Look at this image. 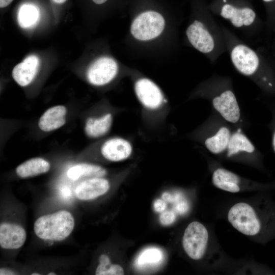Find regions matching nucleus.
I'll return each instance as SVG.
<instances>
[{"label":"nucleus","instance_id":"nucleus-1","mask_svg":"<svg viewBox=\"0 0 275 275\" xmlns=\"http://www.w3.org/2000/svg\"><path fill=\"white\" fill-rule=\"evenodd\" d=\"M141 105L143 127L150 132L160 131L166 125L170 112L168 101L161 89L149 78L137 79L134 85Z\"/></svg>","mask_w":275,"mask_h":275},{"label":"nucleus","instance_id":"nucleus-2","mask_svg":"<svg viewBox=\"0 0 275 275\" xmlns=\"http://www.w3.org/2000/svg\"><path fill=\"white\" fill-rule=\"evenodd\" d=\"M266 204L252 200L237 201L227 212L231 225L243 235L259 239L266 232L272 221Z\"/></svg>","mask_w":275,"mask_h":275},{"label":"nucleus","instance_id":"nucleus-3","mask_svg":"<svg viewBox=\"0 0 275 275\" xmlns=\"http://www.w3.org/2000/svg\"><path fill=\"white\" fill-rule=\"evenodd\" d=\"M74 226L72 214L63 210L39 217L34 223V231L42 240L60 241L70 235Z\"/></svg>","mask_w":275,"mask_h":275},{"label":"nucleus","instance_id":"nucleus-4","mask_svg":"<svg viewBox=\"0 0 275 275\" xmlns=\"http://www.w3.org/2000/svg\"><path fill=\"white\" fill-rule=\"evenodd\" d=\"M212 243L211 234L203 224L193 221L185 229L182 245L184 251L191 259H203L211 251Z\"/></svg>","mask_w":275,"mask_h":275},{"label":"nucleus","instance_id":"nucleus-5","mask_svg":"<svg viewBox=\"0 0 275 275\" xmlns=\"http://www.w3.org/2000/svg\"><path fill=\"white\" fill-rule=\"evenodd\" d=\"M165 21L158 12L147 11L139 14L130 27L132 36L141 41H148L158 37L163 31Z\"/></svg>","mask_w":275,"mask_h":275},{"label":"nucleus","instance_id":"nucleus-6","mask_svg":"<svg viewBox=\"0 0 275 275\" xmlns=\"http://www.w3.org/2000/svg\"><path fill=\"white\" fill-rule=\"evenodd\" d=\"M100 155L105 159L118 162L130 158L134 153L132 142L127 138L116 136L108 138L99 145Z\"/></svg>","mask_w":275,"mask_h":275},{"label":"nucleus","instance_id":"nucleus-7","mask_svg":"<svg viewBox=\"0 0 275 275\" xmlns=\"http://www.w3.org/2000/svg\"><path fill=\"white\" fill-rule=\"evenodd\" d=\"M118 66L113 58L102 57L96 60L87 72L88 81L95 86H103L112 81L117 76Z\"/></svg>","mask_w":275,"mask_h":275},{"label":"nucleus","instance_id":"nucleus-8","mask_svg":"<svg viewBox=\"0 0 275 275\" xmlns=\"http://www.w3.org/2000/svg\"><path fill=\"white\" fill-rule=\"evenodd\" d=\"M231 58L237 70L245 75H252L259 66V60L256 53L243 44H238L232 49Z\"/></svg>","mask_w":275,"mask_h":275},{"label":"nucleus","instance_id":"nucleus-9","mask_svg":"<svg viewBox=\"0 0 275 275\" xmlns=\"http://www.w3.org/2000/svg\"><path fill=\"white\" fill-rule=\"evenodd\" d=\"M214 108L227 121L235 123L240 117V108L234 93L226 90L212 100Z\"/></svg>","mask_w":275,"mask_h":275},{"label":"nucleus","instance_id":"nucleus-10","mask_svg":"<svg viewBox=\"0 0 275 275\" xmlns=\"http://www.w3.org/2000/svg\"><path fill=\"white\" fill-rule=\"evenodd\" d=\"M110 186L109 180L103 177L89 178L80 182L75 187L74 193L78 199L88 201L106 194Z\"/></svg>","mask_w":275,"mask_h":275},{"label":"nucleus","instance_id":"nucleus-11","mask_svg":"<svg viewBox=\"0 0 275 275\" xmlns=\"http://www.w3.org/2000/svg\"><path fill=\"white\" fill-rule=\"evenodd\" d=\"M190 44L199 51L207 53L214 48L213 39L204 25L195 20L187 28L186 31Z\"/></svg>","mask_w":275,"mask_h":275},{"label":"nucleus","instance_id":"nucleus-12","mask_svg":"<svg viewBox=\"0 0 275 275\" xmlns=\"http://www.w3.org/2000/svg\"><path fill=\"white\" fill-rule=\"evenodd\" d=\"M26 238L25 229L20 225L8 222L0 225V245L7 250L17 249L23 246Z\"/></svg>","mask_w":275,"mask_h":275},{"label":"nucleus","instance_id":"nucleus-13","mask_svg":"<svg viewBox=\"0 0 275 275\" xmlns=\"http://www.w3.org/2000/svg\"><path fill=\"white\" fill-rule=\"evenodd\" d=\"M114 113L108 111L87 118L84 127L86 135L92 139H98L106 135L113 125Z\"/></svg>","mask_w":275,"mask_h":275},{"label":"nucleus","instance_id":"nucleus-14","mask_svg":"<svg viewBox=\"0 0 275 275\" xmlns=\"http://www.w3.org/2000/svg\"><path fill=\"white\" fill-rule=\"evenodd\" d=\"M39 67V59L35 55H31L16 65L12 70V77L20 86L30 84L35 78Z\"/></svg>","mask_w":275,"mask_h":275},{"label":"nucleus","instance_id":"nucleus-15","mask_svg":"<svg viewBox=\"0 0 275 275\" xmlns=\"http://www.w3.org/2000/svg\"><path fill=\"white\" fill-rule=\"evenodd\" d=\"M67 108L64 105H59L47 109L41 116L38 126L44 132H50L58 129L66 122Z\"/></svg>","mask_w":275,"mask_h":275},{"label":"nucleus","instance_id":"nucleus-16","mask_svg":"<svg viewBox=\"0 0 275 275\" xmlns=\"http://www.w3.org/2000/svg\"><path fill=\"white\" fill-rule=\"evenodd\" d=\"M221 15L229 19L235 27L250 25L255 20L256 14L251 8H237L230 4H225L221 9Z\"/></svg>","mask_w":275,"mask_h":275},{"label":"nucleus","instance_id":"nucleus-17","mask_svg":"<svg viewBox=\"0 0 275 275\" xmlns=\"http://www.w3.org/2000/svg\"><path fill=\"white\" fill-rule=\"evenodd\" d=\"M49 162L41 157L31 158L19 165L16 168V173L21 178L36 176L49 171Z\"/></svg>","mask_w":275,"mask_h":275},{"label":"nucleus","instance_id":"nucleus-18","mask_svg":"<svg viewBox=\"0 0 275 275\" xmlns=\"http://www.w3.org/2000/svg\"><path fill=\"white\" fill-rule=\"evenodd\" d=\"M107 173L106 170L102 167L92 163H79L68 169L67 175L73 180L82 177H102Z\"/></svg>","mask_w":275,"mask_h":275},{"label":"nucleus","instance_id":"nucleus-19","mask_svg":"<svg viewBox=\"0 0 275 275\" xmlns=\"http://www.w3.org/2000/svg\"><path fill=\"white\" fill-rule=\"evenodd\" d=\"M231 136L230 130L227 127H222L215 134L205 139V146L213 154L221 153L227 149Z\"/></svg>","mask_w":275,"mask_h":275},{"label":"nucleus","instance_id":"nucleus-20","mask_svg":"<svg viewBox=\"0 0 275 275\" xmlns=\"http://www.w3.org/2000/svg\"><path fill=\"white\" fill-rule=\"evenodd\" d=\"M255 150V147L249 139L241 132L237 131L231 134L227 155L230 157L240 152L251 153Z\"/></svg>","mask_w":275,"mask_h":275},{"label":"nucleus","instance_id":"nucleus-21","mask_svg":"<svg viewBox=\"0 0 275 275\" xmlns=\"http://www.w3.org/2000/svg\"><path fill=\"white\" fill-rule=\"evenodd\" d=\"M39 16V11L35 6L24 4L20 7L18 12V24L23 29L31 28L37 23Z\"/></svg>","mask_w":275,"mask_h":275},{"label":"nucleus","instance_id":"nucleus-22","mask_svg":"<svg viewBox=\"0 0 275 275\" xmlns=\"http://www.w3.org/2000/svg\"><path fill=\"white\" fill-rule=\"evenodd\" d=\"M162 252L156 248H150L144 250L136 259V265L141 267L156 265L162 259Z\"/></svg>","mask_w":275,"mask_h":275},{"label":"nucleus","instance_id":"nucleus-23","mask_svg":"<svg viewBox=\"0 0 275 275\" xmlns=\"http://www.w3.org/2000/svg\"><path fill=\"white\" fill-rule=\"evenodd\" d=\"M95 274L96 275H123V267L116 264H112L109 257L105 254H101L98 259Z\"/></svg>","mask_w":275,"mask_h":275},{"label":"nucleus","instance_id":"nucleus-24","mask_svg":"<svg viewBox=\"0 0 275 275\" xmlns=\"http://www.w3.org/2000/svg\"><path fill=\"white\" fill-rule=\"evenodd\" d=\"M176 212L173 210H166L161 212L159 216L160 223L163 226L172 224L176 220Z\"/></svg>","mask_w":275,"mask_h":275},{"label":"nucleus","instance_id":"nucleus-25","mask_svg":"<svg viewBox=\"0 0 275 275\" xmlns=\"http://www.w3.org/2000/svg\"><path fill=\"white\" fill-rule=\"evenodd\" d=\"M166 207L167 204L162 199H157L154 202L153 208L156 212L161 213L166 210Z\"/></svg>","mask_w":275,"mask_h":275},{"label":"nucleus","instance_id":"nucleus-26","mask_svg":"<svg viewBox=\"0 0 275 275\" xmlns=\"http://www.w3.org/2000/svg\"><path fill=\"white\" fill-rule=\"evenodd\" d=\"M274 119L272 124V147L275 153V111L274 112Z\"/></svg>","mask_w":275,"mask_h":275},{"label":"nucleus","instance_id":"nucleus-27","mask_svg":"<svg viewBox=\"0 0 275 275\" xmlns=\"http://www.w3.org/2000/svg\"><path fill=\"white\" fill-rule=\"evenodd\" d=\"M15 272L8 269L6 268H1L0 269V274H15Z\"/></svg>","mask_w":275,"mask_h":275},{"label":"nucleus","instance_id":"nucleus-28","mask_svg":"<svg viewBox=\"0 0 275 275\" xmlns=\"http://www.w3.org/2000/svg\"><path fill=\"white\" fill-rule=\"evenodd\" d=\"M93 2L97 5H102L105 3L107 0H92Z\"/></svg>","mask_w":275,"mask_h":275},{"label":"nucleus","instance_id":"nucleus-29","mask_svg":"<svg viewBox=\"0 0 275 275\" xmlns=\"http://www.w3.org/2000/svg\"><path fill=\"white\" fill-rule=\"evenodd\" d=\"M52 2L56 4H63L65 3L67 0H51Z\"/></svg>","mask_w":275,"mask_h":275},{"label":"nucleus","instance_id":"nucleus-30","mask_svg":"<svg viewBox=\"0 0 275 275\" xmlns=\"http://www.w3.org/2000/svg\"><path fill=\"white\" fill-rule=\"evenodd\" d=\"M264 2H272L274 0H263Z\"/></svg>","mask_w":275,"mask_h":275},{"label":"nucleus","instance_id":"nucleus-31","mask_svg":"<svg viewBox=\"0 0 275 275\" xmlns=\"http://www.w3.org/2000/svg\"><path fill=\"white\" fill-rule=\"evenodd\" d=\"M48 275H49V274H51H51H56V273H53V272H50L49 273H48Z\"/></svg>","mask_w":275,"mask_h":275},{"label":"nucleus","instance_id":"nucleus-32","mask_svg":"<svg viewBox=\"0 0 275 275\" xmlns=\"http://www.w3.org/2000/svg\"><path fill=\"white\" fill-rule=\"evenodd\" d=\"M31 274H32V275H36V274L39 275L40 274L39 273H32Z\"/></svg>","mask_w":275,"mask_h":275}]
</instances>
